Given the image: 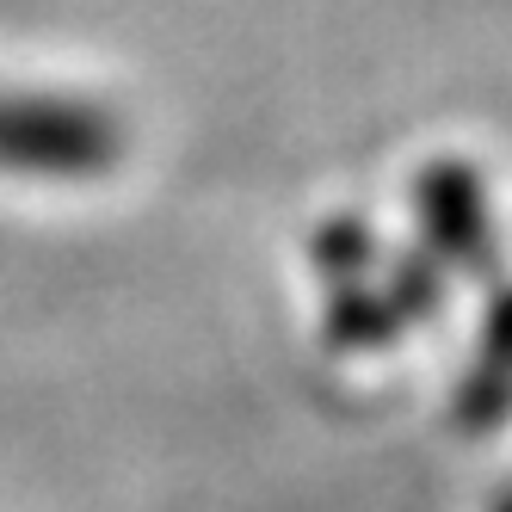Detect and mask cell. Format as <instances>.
Returning a JSON list of instances; mask_svg holds the SVG:
<instances>
[{"label":"cell","mask_w":512,"mask_h":512,"mask_svg":"<svg viewBox=\"0 0 512 512\" xmlns=\"http://www.w3.org/2000/svg\"><path fill=\"white\" fill-rule=\"evenodd\" d=\"M124 155V124L75 93L0 87V173L19 179H99Z\"/></svg>","instance_id":"obj_1"},{"label":"cell","mask_w":512,"mask_h":512,"mask_svg":"<svg viewBox=\"0 0 512 512\" xmlns=\"http://www.w3.org/2000/svg\"><path fill=\"white\" fill-rule=\"evenodd\" d=\"M420 204H426L432 235L445 241L451 253H475V247H482V198H475L469 167H432V179L420 186Z\"/></svg>","instance_id":"obj_2"}]
</instances>
